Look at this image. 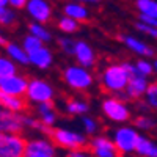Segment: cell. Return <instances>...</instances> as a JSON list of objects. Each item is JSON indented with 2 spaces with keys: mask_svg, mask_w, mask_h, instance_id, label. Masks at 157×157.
<instances>
[{
  "mask_svg": "<svg viewBox=\"0 0 157 157\" xmlns=\"http://www.w3.org/2000/svg\"><path fill=\"white\" fill-rule=\"evenodd\" d=\"M50 141L55 145V148H61L64 151H77L83 149L88 145V137L82 132H77L66 127H54L50 130Z\"/></svg>",
  "mask_w": 157,
  "mask_h": 157,
  "instance_id": "cell-1",
  "label": "cell"
},
{
  "mask_svg": "<svg viewBox=\"0 0 157 157\" xmlns=\"http://www.w3.org/2000/svg\"><path fill=\"white\" fill-rule=\"evenodd\" d=\"M99 80L105 91H109L112 94H120L126 90V85L129 82V75L124 71L121 63H112L102 69Z\"/></svg>",
  "mask_w": 157,
  "mask_h": 157,
  "instance_id": "cell-2",
  "label": "cell"
},
{
  "mask_svg": "<svg viewBox=\"0 0 157 157\" xmlns=\"http://www.w3.org/2000/svg\"><path fill=\"white\" fill-rule=\"evenodd\" d=\"M63 82L66 83L68 88L74 91H88L94 85V75L90 69H85L78 64H68L61 71Z\"/></svg>",
  "mask_w": 157,
  "mask_h": 157,
  "instance_id": "cell-3",
  "label": "cell"
},
{
  "mask_svg": "<svg viewBox=\"0 0 157 157\" xmlns=\"http://www.w3.org/2000/svg\"><path fill=\"white\" fill-rule=\"evenodd\" d=\"M24 99L27 104H33V105H39V104H44V102H54L55 88L44 78H39V77L29 78V85Z\"/></svg>",
  "mask_w": 157,
  "mask_h": 157,
  "instance_id": "cell-4",
  "label": "cell"
},
{
  "mask_svg": "<svg viewBox=\"0 0 157 157\" xmlns=\"http://www.w3.org/2000/svg\"><path fill=\"white\" fill-rule=\"evenodd\" d=\"M113 145L118 151V154H132L135 152V148L138 145V140H140V132L135 127H130V126H121L113 130Z\"/></svg>",
  "mask_w": 157,
  "mask_h": 157,
  "instance_id": "cell-5",
  "label": "cell"
},
{
  "mask_svg": "<svg viewBox=\"0 0 157 157\" xmlns=\"http://www.w3.org/2000/svg\"><path fill=\"white\" fill-rule=\"evenodd\" d=\"M102 115L112 123H127L130 120V107L116 98H105L101 102Z\"/></svg>",
  "mask_w": 157,
  "mask_h": 157,
  "instance_id": "cell-6",
  "label": "cell"
},
{
  "mask_svg": "<svg viewBox=\"0 0 157 157\" xmlns=\"http://www.w3.org/2000/svg\"><path fill=\"white\" fill-rule=\"evenodd\" d=\"M25 145L22 134H0V157H24Z\"/></svg>",
  "mask_w": 157,
  "mask_h": 157,
  "instance_id": "cell-7",
  "label": "cell"
},
{
  "mask_svg": "<svg viewBox=\"0 0 157 157\" xmlns=\"http://www.w3.org/2000/svg\"><path fill=\"white\" fill-rule=\"evenodd\" d=\"M24 157H57V148L46 137H33L27 140Z\"/></svg>",
  "mask_w": 157,
  "mask_h": 157,
  "instance_id": "cell-8",
  "label": "cell"
},
{
  "mask_svg": "<svg viewBox=\"0 0 157 157\" xmlns=\"http://www.w3.org/2000/svg\"><path fill=\"white\" fill-rule=\"evenodd\" d=\"M24 10L27 11L33 22L43 25H46V22H49L54 16V8L46 0H27Z\"/></svg>",
  "mask_w": 157,
  "mask_h": 157,
  "instance_id": "cell-9",
  "label": "cell"
},
{
  "mask_svg": "<svg viewBox=\"0 0 157 157\" xmlns=\"http://www.w3.org/2000/svg\"><path fill=\"white\" fill-rule=\"evenodd\" d=\"M88 151L93 157H118V154L112 138L107 135H94L88 140Z\"/></svg>",
  "mask_w": 157,
  "mask_h": 157,
  "instance_id": "cell-10",
  "label": "cell"
},
{
  "mask_svg": "<svg viewBox=\"0 0 157 157\" xmlns=\"http://www.w3.org/2000/svg\"><path fill=\"white\" fill-rule=\"evenodd\" d=\"M29 78L21 74H14L11 77L0 78V93L13 96V98H24L27 91Z\"/></svg>",
  "mask_w": 157,
  "mask_h": 157,
  "instance_id": "cell-11",
  "label": "cell"
},
{
  "mask_svg": "<svg viewBox=\"0 0 157 157\" xmlns=\"http://www.w3.org/2000/svg\"><path fill=\"white\" fill-rule=\"evenodd\" d=\"M72 57L75 60V64H78V66H82L85 69H91L96 64V52L83 39L75 41V49H74Z\"/></svg>",
  "mask_w": 157,
  "mask_h": 157,
  "instance_id": "cell-12",
  "label": "cell"
},
{
  "mask_svg": "<svg viewBox=\"0 0 157 157\" xmlns=\"http://www.w3.org/2000/svg\"><path fill=\"white\" fill-rule=\"evenodd\" d=\"M22 115L0 109V134H22Z\"/></svg>",
  "mask_w": 157,
  "mask_h": 157,
  "instance_id": "cell-13",
  "label": "cell"
},
{
  "mask_svg": "<svg viewBox=\"0 0 157 157\" xmlns=\"http://www.w3.org/2000/svg\"><path fill=\"white\" fill-rule=\"evenodd\" d=\"M35 110H36L38 121L46 129L52 130L55 127L58 121V115H57V109L54 102H44V104H39V105H35Z\"/></svg>",
  "mask_w": 157,
  "mask_h": 157,
  "instance_id": "cell-14",
  "label": "cell"
},
{
  "mask_svg": "<svg viewBox=\"0 0 157 157\" xmlns=\"http://www.w3.org/2000/svg\"><path fill=\"white\" fill-rule=\"evenodd\" d=\"M27 57H29V63L38 69H49L52 66V63H54V52L46 44L33 50Z\"/></svg>",
  "mask_w": 157,
  "mask_h": 157,
  "instance_id": "cell-15",
  "label": "cell"
},
{
  "mask_svg": "<svg viewBox=\"0 0 157 157\" xmlns=\"http://www.w3.org/2000/svg\"><path fill=\"white\" fill-rule=\"evenodd\" d=\"M148 85H149L148 78L135 74V75H132L129 78V82L126 85V90H124V94H126L127 99H140V98L145 96L146 90H148Z\"/></svg>",
  "mask_w": 157,
  "mask_h": 157,
  "instance_id": "cell-16",
  "label": "cell"
},
{
  "mask_svg": "<svg viewBox=\"0 0 157 157\" xmlns=\"http://www.w3.org/2000/svg\"><path fill=\"white\" fill-rule=\"evenodd\" d=\"M63 16H66L78 24H82L88 21L90 17V8L85 3H78V2H68L63 5Z\"/></svg>",
  "mask_w": 157,
  "mask_h": 157,
  "instance_id": "cell-17",
  "label": "cell"
},
{
  "mask_svg": "<svg viewBox=\"0 0 157 157\" xmlns=\"http://www.w3.org/2000/svg\"><path fill=\"white\" fill-rule=\"evenodd\" d=\"M121 41L124 43V46L132 50L134 54L140 55V57H152L154 55V49L149 47L146 43H143L141 39L135 38V36H130V35H123L121 36Z\"/></svg>",
  "mask_w": 157,
  "mask_h": 157,
  "instance_id": "cell-18",
  "label": "cell"
},
{
  "mask_svg": "<svg viewBox=\"0 0 157 157\" xmlns=\"http://www.w3.org/2000/svg\"><path fill=\"white\" fill-rule=\"evenodd\" d=\"M3 49H5V55L14 63L16 66H19V64L21 66H27V64H30L29 63V57H27V54H25V50L22 49L21 44L8 41Z\"/></svg>",
  "mask_w": 157,
  "mask_h": 157,
  "instance_id": "cell-19",
  "label": "cell"
},
{
  "mask_svg": "<svg viewBox=\"0 0 157 157\" xmlns=\"http://www.w3.org/2000/svg\"><path fill=\"white\" fill-rule=\"evenodd\" d=\"M0 109L22 115L27 110V102H25L24 98H13V96L0 93Z\"/></svg>",
  "mask_w": 157,
  "mask_h": 157,
  "instance_id": "cell-20",
  "label": "cell"
},
{
  "mask_svg": "<svg viewBox=\"0 0 157 157\" xmlns=\"http://www.w3.org/2000/svg\"><path fill=\"white\" fill-rule=\"evenodd\" d=\"M88 110H90V104L83 99L71 98L64 102V112L71 116H85L88 115Z\"/></svg>",
  "mask_w": 157,
  "mask_h": 157,
  "instance_id": "cell-21",
  "label": "cell"
},
{
  "mask_svg": "<svg viewBox=\"0 0 157 157\" xmlns=\"http://www.w3.org/2000/svg\"><path fill=\"white\" fill-rule=\"evenodd\" d=\"M29 35H32L33 38H36L38 41H41L43 44L47 46V43H50L54 39L52 32L43 24H36V22H30L29 24Z\"/></svg>",
  "mask_w": 157,
  "mask_h": 157,
  "instance_id": "cell-22",
  "label": "cell"
},
{
  "mask_svg": "<svg viewBox=\"0 0 157 157\" xmlns=\"http://www.w3.org/2000/svg\"><path fill=\"white\" fill-rule=\"evenodd\" d=\"M135 152L141 157H157V145L152 140L141 135L138 140V145L135 148Z\"/></svg>",
  "mask_w": 157,
  "mask_h": 157,
  "instance_id": "cell-23",
  "label": "cell"
},
{
  "mask_svg": "<svg viewBox=\"0 0 157 157\" xmlns=\"http://www.w3.org/2000/svg\"><path fill=\"white\" fill-rule=\"evenodd\" d=\"M135 6L140 13V16L157 19V2H154V0H137Z\"/></svg>",
  "mask_w": 157,
  "mask_h": 157,
  "instance_id": "cell-24",
  "label": "cell"
},
{
  "mask_svg": "<svg viewBox=\"0 0 157 157\" xmlns=\"http://www.w3.org/2000/svg\"><path fill=\"white\" fill-rule=\"evenodd\" d=\"M57 27H58V30H60L63 35L69 36V35L78 32V29H80V24L75 22V21H72V19H69V17H66V16H61V17H58Z\"/></svg>",
  "mask_w": 157,
  "mask_h": 157,
  "instance_id": "cell-25",
  "label": "cell"
},
{
  "mask_svg": "<svg viewBox=\"0 0 157 157\" xmlns=\"http://www.w3.org/2000/svg\"><path fill=\"white\" fill-rule=\"evenodd\" d=\"M22 126L24 129H30V130H36V132H41V134H49L50 135V130L46 129L41 123L38 121V118L27 115V113H22Z\"/></svg>",
  "mask_w": 157,
  "mask_h": 157,
  "instance_id": "cell-26",
  "label": "cell"
},
{
  "mask_svg": "<svg viewBox=\"0 0 157 157\" xmlns=\"http://www.w3.org/2000/svg\"><path fill=\"white\" fill-rule=\"evenodd\" d=\"M17 74V66L6 55H0V78Z\"/></svg>",
  "mask_w": 157,
  "mask_h": 157,
  "instance_id": "cell-27",
  "label": "cell"
},
{
  "mask_svg": "<svg viewBox=\"0 0 157 157\" xmlns=\"http://www.w3.org/2000/svg\"><path fill=\"white\" fill-rule=\"evenodd\" d=\"M17 21V14L14 10L10 6H2L0 8V27H11Z\"/></svg>",
  "mask_w": 157,
  "mask_h": 157,
  "instance_id": "cell-28",
  "label": "cell"
},
{
  "mask_svg": "<svg viewBox=\"0 0 157 157\" xmlns=\"http://www.w3.org/2000/svg\"><path fill=\"white\" fill-rule=\"evenodd\" d=\"M57 44H58V49L66 55H71L74 54V49H75V39L71 38V36H66V35H60L57 38Z\"/></svg>",
  "mask_w": 157,
  "mask_h": 157,
  "instance_id": "cell-29",
  "label": "cell"
},
{
  "mask_svg": "<svg viewBox=\"0 0 157 157\" xmlns=\"http://www.w3.org/2000/svg\"><path fill=\"white\" fill-rule=\"evenodd\" d=\"M82 127H83V135H91V137H94L98 134V130H99V123L94 120L93 116H90V115H85L82 116Z\"/></svg>",
  "mask_w": 157,
  "mask_h": 157,
  "instance_id": "cell-30",
  "label": "cell"
},
{
  "mask_svg": "<svg viewBox=\"0 0 157 157\" xmlns=\"http://www.w3.org/2000/svg\"><path fill=\"white\" fill-rule=\"evenodd\" d=\"M21 46H22V49L25 50V54H32L33 50H36L38 47H41V46H44L41 41H38L36 38H33L32 35H25L24 36V39H22V43H21Z\"/></svg>",
  "mask_w": 157,
  "mask_h": 157,
  "instance_id": "cell-31",
  "label": "cell"
},
{
  "mask_svg": "<svg viewBox=\"0 0 157 157\" xmlns=\"http://www.w3.org/2000/svg\"><path fill=\"white\" fill-rule=\"evenodd\" d=\"M145 101H146L148 107L157 110V82L148 85V90L145 93Z\"/></svg>",
  "mask_w": 157,
  "mask_h": 157,
  "instance_id": "cell-32",
  "label": "cell"
},
{
  "mask_svg": "<svg viewBox=\"0 0 157 157\" xmlns=\"http://www.w3.org/2000/svg\"><path fill=\"white\" fill-rule=\"evenodd\" d=\"M134 126L138 130H149V129H152L155 126V121L152 120V118H149V116L141 115V116H137L134 120Z\"/></svg>",
  "mask_w": 157,
  "mask_h": 157,
  "instance_id": "cell-33",
  "label": "cell"
},
{
  "mask_svg": "<svg viewBox=\"0 0 157 157\" xmlns=\"http://www.w3.org/2000/svg\"><path fill=\"white\" fill-rule=\"evenodd\" d=\"M135 69H137V74L141 75V77H148L151 75L154 71H152V63H149L148 60H138L135 63Z\"/></svg>",
  "mask_w": 157,
  "mask_h": 157,
  "instance_id": "cell-34",
  "label": "cell"
},
{
  "mask_svg": "<svg viewBox=\"0 0 157 157\" xmlns=\"http://www.w3.org/2000/svg\"><path fill=\"white\" fill-rule=\"evenodd\" d=\"M135 29H137L140 33H143V35H148V36L157 38V29H154V27H149V25L143 24V22H137V24H135Z\"/></svg>",
  "mask_w": 157,
  "mask_h": 157,
  "instance_id": "cell-35",
  "label": "cell"
},
{
  "mask_svg": "<svg viewBox=\"0 0 157 157\" xmlns=\"http://www.w3.org/2000/svg\"><path fill=\"white\" fill-rule=\"evenodd\" d=\"M66 157H93V155H91V152H90L86 148H83V149H77V151L68 152Z\"/></svg>",
  "mask_w": 157,
  "mask_h": 157,
  "instance_id": "cell-36",
  "label": "cell"
},
{
  "mask_svg": "<svg viewBox=\"0 0 157 157\" xmlns=\"http://www.w3.org/2000/svg\"><path fill=\"white\" fill-rule=\"evenodd\" d=\"M25 3H27V0H8V6L11 10H14V11L24 10L25 8Z\"/></svg>",
  "mask_w": 157,
  "mask_h": 157,
  "instance_id": "cell-37",
  "label": "cell"
},
{
  "mask_svg": "<svg viewBox=\"0 0 157 157\" xmlns=\"http://www.w3.org/2000/svg\"><path fill=\"white\" fill-rule=\"evenodd\" d=\"M138 22H143V24L149 25V27H154V29H157V19H151V17H145V16H140Z\"/></svg>",
  "mask_w": 157,
  "mask_h": 157,
  "instance_id": "cell-38",
  "label": "cell"
},
{
  "mask_svg": "<svg viewBox=\"0 0 157 157\" xmlns=\"http://www.w3.org/2000/svg\"><path fill=\"white\" fill-rule=\"evenodd\" d=\"M6 43H8V39H6L2 33H0V47H5V46H6Z\"/></svg>",
  "mask_w": 157,
  "mask_h": 157,
  "instance_id": "cell-39",
  "label": "cell"
},
{
  "mask_svg": "<svg viewBox=\"0 0 157 157\" xmlns=\"http://www.w3.org/2000/svg\"><path fill=\"white\" fill-rule=\"evenodd\" d=\"M152 71L157 72V60H154V63H152Z\"/></svg>",
  "mask_w": 157,
  "mask_h": 157,
  "instance_id": "cell-40",
  "label": "cell"
}]
</instances>
